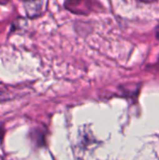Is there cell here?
<instances>
[{"instance_id": "cell-1", "label": "cell", "mask_w": 159, "mask_h": 160, "mask_svg": "<svg viewBox=\"0 0 159 160\" xmlns=\"http://www.w3.org/2000/svg\"><path fill=\"white\" fill-rule=\"evenodd\" d=\"M49 0H23V8L26 16L35 19L41 16L47 9Z\"/></svg>"}, {"instance_id": "cell-2", "label": "cell", "mask_w": 159, "mask_h": 160, "mask_svg": "<svg viewBox=\"0 0 159 160\" xmlns=\"http://www.w3.org/2000/svg\"><path fill=\"white\" fill-rule=\"evenodd\" d=\"M65 8L77 15H88L93 10L92 0H66Z\"/></svg>"}, {"instance_id": "cell-3", "label": "cell", "mask_w": 159, "mask_h": 160, "mask_svg": "<svg viewBox=\"0 0 159 160\" xmlns=\"http://www.w3.org/2000/svg\"><path fill=\"white\" fill-rule=\"evenodd\" d=\"M141 2H143V3H152V2H155L157 0H139Z\"/></svg>"}, {"instance_id": "cell-4", "label": "cell", "mask_w": 159, "mask_h": 160, "mask_svg": "<svg viewBox=\"0 0 159 160\" xmlns=\"http://www.w3.org/2000/svg\"><path fill=\"white\" fill-rule=\"evenodd\" d=\"M156 37H157V39H159V26L157 27V30H156Z\"/></svg>"}, {"instance_id": "cell-5", "label": "cell", "mask_w": 159, "mask_h": 160, "mask_svg": "<svg viewBox=\"0 0 159 160\" xmlns=\"http://www.w3.org/2000/svg\"><path fill=\"white\" fill-rule=\"evenodd\" d=\"M8 1H9V0H0V4H3V5H4V4H7Z\"/></svg>"}]
</instances>
